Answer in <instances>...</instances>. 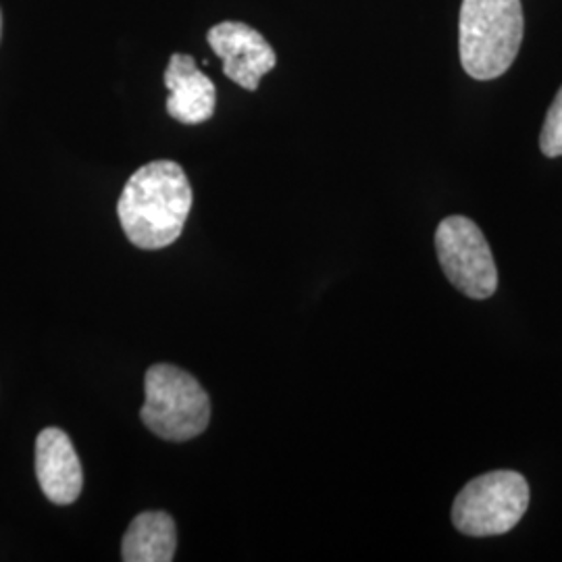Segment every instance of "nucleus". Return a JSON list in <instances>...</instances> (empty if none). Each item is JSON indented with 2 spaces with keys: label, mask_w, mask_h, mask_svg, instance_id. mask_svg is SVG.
<instances>
[{
  "label": "nucleus",
  "mask_w": 562,
  "mask_h": 562,
  "mask_svg": "<svg viewBox=\"0 0 562 562\" xmlns=\"http://www.w3.org/2000/svg\"><path fill=\"white\" fill-rule=\"evenodd\" d=\"M540 148L550 159L562 157V86L546 113L542 134H540Z\"/></svg>",
  "instance_id": "obj_10"
},
{
  "label": "nucleus",
  "mask_w": 562,
  "mask_h": 562,
  "mask_svg": "<svg viewBox=\"0 0 562 562\" xmlns=\"http://www.w3.org/2000/svg\"><path fill=\"white\" fill-rule=\"evenodd\" d=\"M165 86L169 90L167 113L186 125H199L211 120L217 104L215 83L204 76L190 55H171L165 69Z\"/></svg>",
  "instance_id": "obj_8"
},
{
  "label": "nucleus",
  "mask_w": 562,
  "mask_h": 562,
  "mask_svg": "<svg viewBox=\"0 0 562 562\" xmlns=\"http://www.w3.org/2000/svg\"><path fill=\"white\" fill-rule=\"evenodd\" d=\"M36 477L44 496L53 504H71L83 487L80 459L69 436L48 427L36 440Z\"/></svg>",
  "instance_id": "obj_7"
},
{
  "label": "nucleus",
  "mask_w": 562,
  "mask_h": 562,
  "mask_svg": "<svg viewBox=\"0 0 562 562\" xmlns=\"http://www.w3.org/2000/svg\"><path fill=\"white\" fill-rule=\"evenodd\" d=\"M436 250L448 281L473 301L498 288V269L480 225L461 215L446 217L436 232Z\"/></svg>",
  "instance_id": "obj_5"
},
{
  "label": "nucleus",
  "mask_w": 562,
  "mask_h": 562,
  "mask_svg": "<svg viewBox=\"0 0 562 562\" xmlns=\"http://www.w3.org/2000/svg\"><path fill=\"white\" fill-rule=\"evenodd\" d=\"M142 423L167 442L199 438L211 422V401L196 378L173 364H155L144 380Z\"/></svg>",
  "instance_id": "obj_3"
},
{
  "label": "nucleus",
  "mask_w": 562,
  "mask_h": 562,
  "mask_svg": "<svg viewBox=\"0 0 562 562\" xmlns=\"http://www.w3.org/2000/svg\"><path fill=\"white\" fill-rule=\"evenodd\" d=\"M176 546V522L167 513H142L123 536L121 559L125 562H171Z\"/></svg>",
  "instance_id": "obj_9"
},
{
  "label": "nucleus",
  "mask_w": 562,
  "mask_h": 562,
  "mask_svg": "<svg viewBox=\"0 0 562 562\" xmlns=\"http://www.w3.org/2000/svg\"><path fill=\"white\" fill-rule=\"evenodd\" d=\"M209 46L223 60V74L255 92L265 74L276 67V50L261 34L240 21H223L206 34Z\"/></svg>",
  "instance_id": "obj_6"
},
{
  "label": "nucleus",
  "mask_w": 562,
  "mask_h": 562,
  "mask_svg": "<svg viewBox=\"0 0 562 562\" xmlns=\"http://www.w3.org/2000/svg\"><path fill=\"white\" fill-rule=\"evenodd\" d=\"M0 32H2V18H0Z\"/></svg>",
  "instance_id": "obj_11"
},
{
  "label": "nucleus",
  "mask_w": 562,
  "mask_h": 562,
  "mask_svg": "<svg viewBox=\"0 0 562 562\" xmlns=\"http://www.w3.org/2000/svg\"><path fill=\"white\" fill-rule=\"evenodd\" d=\"M529 506L521 473L494 471L467 483L452 504L454 527L471 538L503 536L517 527Z\"/></svg>",
  "instance_id": "obj_4"
},
{
  "label": "nucleus",
  "mask_w": 562,
  "mask_h": 562,
  "mask_svg": "<svg viewBox=\"0 0 562 562\" xmlns=\"http://www.w3.org/2000/svg\"><path fill=\"white\" fill-rule=\"evenodd\" d=\"M190 209V181L181 165L173 161L140 167L125 183L117 204L127 240L142 250H161L178 240Z\"/></svg>",
  "instance_id": "obj_1"
},
{
  "label": "nucleus",
  "mask_w": 562,
  "mask_h": 562,
  "mask_svg": "<svg viewBox=\"0 0 562 562\" xmlns=\"http://www.w3.org/2000/svg\"><path fill=\"white\" fill-rule=\"evenodd\" d=\"M521 0H462L459 48L473 80H496L517 59L522 42Z\"/></svg>",
  "instance_id": "obj_2"
}]
</instances>
